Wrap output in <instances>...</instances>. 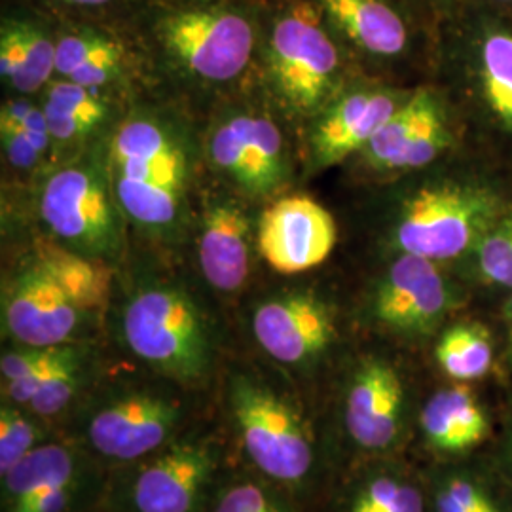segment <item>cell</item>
I'll return each mask as SVG.
<instances>
[{
    "mask_svg": "<svg viewBox=\"0 0 512 512\" xmlns=\"http://www.w3.org/2000/svg\"><path fill=\"white\" fill-rule=\"evenodd\" d=\"M74 454L63 444H42L2 476V495L8 511L31 497L61 484H73Z\"/></svg>",
    "mask_w": 512,
    "mask_h": 512,
    "instance_id": "obj_26",
    "label": "cell"
},
{
    "mask_svg": "<svg viewBox=\"0 0 512 512\" xmlns=\"http://www.w3.org/2000/svg\"><path fill=\"white\" fill-rule=\"evenodd\" d=\"M376 224L382 255L452 266L512 207V175L459 148L437 164L382 183Z\"/></svg>",
    "mask_w": 512,
    "mask_h": 512,
    "instance_id": "obj_1",
    "label": "cell"
},
{
    "mask_svg": "<svg viewBox=\"0 0 512 512\" xmlns=\"http://www.w3.org/2000/svg\"><path fill=\"white\" fill-rule=\"evenodd\" d=\"M46 105L73 112L76 116L90 120L92 124H97L105 116V105L92 92V88H84L71 80L54 84L48 92Z\"/></svg>",
    "mask_w": 512,
    "mask_h": 512,
    "instance_id": "obj_32",
    "label": "cell"
},
{
    "mask_svg": "<svg viewBox=\"0 0 512 512\" xmlns=\"http://www.w3.org/2000/svg\"><path fill=\"white\" fill-rule=\"evenodd\" d=\"M55 71V44L25 23H6L0 37V74L21 93L37 92Z\"/></svg>",
    "mask_w": 512,
    "mask_h": 512,
    "instance_id": "obj_24",
    "label": "cell"
},
{
    "mask_svg": "<svg viewBox=\"0 0 512 512\" xmlns=\"http://www.w3.org/2000/svg\"><path fill=\"white\" fill-rule=\"evenodd\" d=\"M80 385V359L57 368L54 374L42 384L35 399L29 403V410L37 416H55L63 412L73 401Z\"/></svg>",
    "mask_w": 512,
    "mask_h": 512,
    "instance_id": "obj_31",
    "label": "cell"
},
{
    "mask_svg": "<svg viewBox=\"0 0 512 512\" xmlns=\"http://www.w3.org/2000/svg\"><path fill=\"white\" fill-rule=\"evenodd\" d=\"M338 241L329 209L308 196L275 202L260 220L258 249L281 274H300L323 264Z\"/></svg>",
    "mask_w": 512,
    "mask_h": 512,
    "instance_id": "obj_13",
    "label": "cell"
},
{
    "mask_svg": "<svg viewBox=\"0 0 512 512\" xmlns=\"http://www.w3.org/2000/svg\"><path fill=\"white\" fill-rule=\"evenodd\" d=\"M228 401L241 444L264 475L285 484L310 475L313 442L293 404L247 378H234Z\"/></svg>",
    "mask_w": 512,
    "mask_h": 512,
    "instance_id": "obj_7",
    "label": "cell"
},
{
    "mask_svg": "<svg viewBox=\"0 0 512 512\" xmlns=\"http://www.w3.org/2000/svg\"><path fill=\"white\" fill-rule=\"evenodd\" d=\"M421 18L439 29L440 23L452 18L467 0H406Z\"/></svg>",
    "mask_w": 512,
    "mask_h": 512,
    "instance_id": "obj_39",
    "label": "cell"
},
{
    "mask_svg": "<svg viewBox=\"0 0 512 512\" xmlns=\"http://www.w3.org/2000/svg\"><path fill=\"white\" fill-rule=\"evenodd\" d=\"M471 2H476L480 6H486V8L495 10V12L512 16V0H471Z\"/></svg>",
    "mask_w": 512,
    "mask_h": 512,
    "instance_id": "obj_40",
    "label": "cell"
},
{
    "mask_svg": "<svg viewBox=\"0 0 512 512\" xmlns=\"http://www.w3.org/2000/svg\"><path fill=\"white\" fill-rule=\"evenodd\" d=\"M116 177L183 183V152L164 129L148 120L124 124L112 143Z\"/></svg>",
    "mask_w": 512,
    "mask_h": 512,
    "instance_id": "obj_22",
    "label": "cell"
},
{
    "mask_svg": "<svg viewBox=\"0 0 512 512\" xmlns=\"http://www.w3.org/2000/svg\"><path fill=\"white\" fill-rule=\"evenodd\" d=\"M215 512H281L274 497L253 482L234 484L220 497Z\"/></svg>",
    "mask_w": 512,
    "mask_h": 512,
    "instance_id": "obj_33",
    "label": "cell"
},
{
    "mask_svg": "<svg viewBox=\"0 0 512 512\" xmlns=\"http://www.w3.org/2000/svg\"><path fill=\"white\" fill-rule=\"evenodd\" d=\"M412 92L414 88L380 78H355L319 114L311 135L315 165L325 169L351 162Z\"/></svg>",
    "mask_w": 512,
    "mask_h": 512,
    "instance_id": "obj_10",
    "label": "cell"
},
{
    "mask_svg": "<svg viewBox=\"0 0 512 512\" xmlns=\"http://www.w3.org/2000/svg\"><path fill=\"white\" fill-rule=\"evenodd\" d=\"M217 459L202 440L173 444L137 475L131 501L137 512H194Z\"/></svg>",
    "mask_w": 512,
    "mask_h": 512,
    "instance_id": "obj_17",
    "label": "cell"
},
{
    "mask_svg": "<svg viewBox=\"0 0 512 512\" xmlns=\"http://www.w3.org/2000/svg\"><path fill=\"white\" fill-rule=\"evenodd\" d=\"M44 114H46V120H48L50 135L57 141H73L76 137L86 135L95 126L86 118H80L73 112L57 109L52 105L44 107Z\"/></svg>",
    "mask_w": 512,
    "mask_h": 512,
    "instance_id": "obj_35",
    "label": "cell"
},
{
    "mask_svg": "<svg viewBox=\"0 0 512 512\" xmlns=\"http://www.w3.org/2000/svg\"><path fill=\"white\" fill-rule=\"evenodd\" d=\"M425 482L429 512H512V495L484 456L442 461Z\"/></svg>",
    "mask_w": 512,
    "mask_h": 512,
    "instance_id": "obj_21",
    "label": "cell"
},
{
    "mask_svg": "<svg viewBox=\"0 0 512 512\" xmlns=\"http://www.w3.org/2000/svg\"><path fill=\"white\" fill-rule=\"evenodd\" d=\"M492 323L499 338V374L495 380H512V291L495 298Z\"/></svg>",
    "mask_w": 512,
    "mask_h": 512,
    "instance_id": "obj_34",
    "label": "cell"
},
{
    "mask_svg": "<svg viewBox=\"0 0 512 512\" xmlns=\"http://www.w3.org/2000/svg\"><path fill=\"white\" fill-rule=\"evenodd\" d=\"M80 310L37 264L10 285L4 327L25 348L63 346L78 327Z\"/></svg>",
    "mask_w": 512,
    "mask_h": 512,
    "instance_id": "obj_18",
    "label": "cell"
},
{
    "mask_svg": "<svg viewBox=\"0 0 512 512\" xmlns=\"http://www.w3.org/2000/svg\"><path fill=\"white\" fill-rule=\"evenodd\" d=\"M183 183L135 181L116 177V196L129 217L147 224L164 226L175 219Z\"/></svg>",
    "mask_w": 512,
    "mask_h": 512,
    "instance_id": "obj_27",
    "label": "cell"
},
{
    "mask_svg": "<svg viewBox=\"0 0 512 512\" xmlns=\"http://www.w3.org/2000/svg\"><path fill=\"white\" fill-rule=\"evenodd\" d=\"M74 359H80L78 353L73 348H65V346L19 349V351H10L2 355L0 372L4 382H14L35 372L67 365Z\"/></svg>",
    "mask_w": 512,
    "mask_h": 512,
    "instance_id": "obj_30",
    "label": "cell"
},
{
    "mask_svg": "<svg viewBox=\"0 0 512 512\" xmlns=\"http://www.w3.org/2000/svg\"><path fill=\"white\" fill-rule=\"evenodd\" d=\"M444 380L484 384L499 374V338L490 315L478 308L454 317L429 346Z\"/></svg>",
    "mask_w": 512,
    "mask_h": 512,
    "instance_id": "obj_19",
    "label": "cell"
},
{
    "mask_svg": "<svg viewBox=\"0 0 512 512\" xmlns=\"http://www.w3.org/2000/svg\"><path fill=\"white\" fill-rule=\"evenodd\" d=\"M410 423V387L404 370L384 353H365L349 370L344 427L353 446L387 456L403 444Z\"/></svg>",
    "mask_w": 512,
    "mask_h": 512,
    "instance_id": "obj_9",
    "label": "cell"
},
{
    "mask_svg": "<svg viewBox=\"0 0 512 512\" xmlns=\"http://www.w3.org/2000/svg\"><path fill=\"white\" fill-rule=\"evenodd\" d=\"M209 152L213 164L255 196L274 192L285 179L283 139L268 118L238 116L215 129Z\"/></svg>",
    "mask_w": 512,
    "mask_h": 512,
    "instance_id": "obj_15",
    "label": "cell"
},
{
    "mask_svg": "<svg viewBox=\"0 0 512 512\" xmlns=\"http://www.w3.org/2000/svg\"><path fill=\"white\" fill-rule=\"evenodd\" d=\"M107 57H122L120 46L109 38L93 33L65 35L55 42V73L69 78L80 67Z\"/></svg>",
    "mask_w": 512,
    "mask_h": 512,
    "instance_id": "obj_29",
    "label": "cell"
},
{
    "mask_svg": "<svg viewBox=\"0 0 512 512\" xmlns=\"http://www.w3.org/2000/svg\"><path fill=\"white\" fill-rule=\"evenodd\" d=\"M40 211L55 236L86 251L114 253L116 222L101 179L84 167H67L44 186Z\"/></svg>",
    "mask_w": 512,
    "mask_h": 512,
    "instance_id": "obj_12",
    "label": "cell"
},
{
    "mask_svg": "<svg viewBox=\"0 0 512 512\" xmlns=\"http://www.w3.org/2000/svg\"><path fill=\"white\" fill-rule=\"evenodd\" d=\"M73 484H61L50 488L8 512H65L73 501Z\"/></svg>",
    "mask_w": 512,
    "mask_h": 512,
    "instance_id": "obj_37",
    "label": "cell"
},
{
    "mask_svg": "<svg viewBox=\"0 0 512 512\" xmlns=\"http://www.w3.org/2000/svg\"><path fill=\"white\" fill-rule=\"evenodd\" d=\"M0 129H2V143H4V150L8 154L10 164L16 165L19 169H27V167L37 164L42 152L29 141V137L21 129Z\"/></svg>",
    "mask_w": 512,
    "mask_h": 512,
    "instance_id": "obj_36",
    "label": "cell"
},
{
    "mask_svg": "<svg viewBox=\"0 0 512 512\" xmlns=\"http://www.w3.org/2000/svg\"><path fill=\"white\" fill-rule=\"evenodd\" d=\"M249 219L238 203L215 200L203 213L200 232V266L217 291L234 293L249 275L251 236Z\"/></svg>",
    "mask_w": 512,
    "mask_h": 512,
    "instance_id": "obj_20",
    "label": "cell"
},
{
    "mask_svg": "<svg viewBox=\"0 0 512 512\" xmlns=\"http://www.w3.org/2000/svg\"><path fill=\"white\" fill-rule=\"evenodd\" d=\"M317 6L351 59L389 73L418 61L431 80L437 27L406 0H317Z\"/></svg>",
    "mask_w": 512,
    "mask_h": 512,
    "instance_id": "obj_5",
    "label": "cell"
},
{
    "mask_svg": "<svg viewBox=\"0 0 512 512\" xmlns=\"http://www.w3.org/2000/svg\"><path fill=\"white\" fill-rule=\"evenodd\" d=\"M171 59L205 82H228L245 71L253 48V23L224 6H179L156 23Z\"/></svg>",
    "mask_w": 512,
    "mask_h": 512,
    "instance_id": "obj_8",
    "label": "cell"
},
{
    "mask_svg": "<svg viewBox=\"0 0 512 512\" xmlns=\"http://www.w3.org/2000/svg\"><path fill=\"white\" fill-rule=\"evenodd\" d=\"M40 427L16 404H2L0 410V473L6 475L21 459L37 448Z\"/></svg>",
    "mask_w": 512,
    "mask_h": 512,
    "instance_id": "obj_28",
    "label": "cell"
},
{
    "mask_svg": "<svg viewBox=\"0 0 512 512\" xmlns=\"http://www.w3.org/2000/svg\"><path fill=\"white\" fill-rule=\"evenodd\" d=\"M495 414L480 384L444 382L423 401L418 414L423 444L440 461H463L488 450L495 437Z\"/></svg>",
    "mask_w": 512,
    "mask_h": 512,
    "instance_id": "obj_14",
    "label": "cell"
},
{
    "mask_svg": "<svg viewBox=\"0 0 512 512\" xmlns=\"http://www.w3.org/2000/svg\"><path fill=\"white\" fill-rule=\"evenodd\" d=\"M120 63H122V57H107V59H97L93 63H88L84 67H80L76 73L71 74L67 80L76 82L84 88H97V86H103L107 84L109 80H112L118 69H120Z\"/></svg>",
    "mask_w": 512,
    "mask_h": 512,
    "instance_id": "obj_38",
    "label": "cell"
},
{
    "mask_svg": "<svg viewBox=\"0 0 512 512\" xmlns=\"http://www.w3.org/2000/svg\"><path fill=\"white\" fill-rule=\"evenodd\" d=\"M366 287V329L406 348H427L454 317L473 310V291L450 266L414 255H382Z\"/></svg>",
    "mask_w": 512,
    "mask_h": 512,
    "instance_id": "obj_3",
    "label": "cell"
},
{
    "mask_svg": "<svg viewBox=\"0 0 512 512\" xmlns=\"http://www.w3.org/2000/svg\"><path fill=\"white\" fill-rule=\"evenodd\" d=\"M129 349L156 370L181 382H198L211 365V342L202 313L186 294L150 287L124 311Z\"/></svg>",
    "mask_w": 512,
    "mask_h": 512,
    "instance_id": "obj_6",
    "label": "cell"
},
{
    "mask_svg": "<svg viewBox=\"0 0 512 512\" xmlns=\"http://www.w3.org/2000/svg\"><path fill=\"white\" fill-rule=\"evenodd\" d=\"M351 61L319 6L298 2L275 21L270 69L275 88L294 109L321 114L338 93L363 76L353 74Z\"/></svg>",
    "mask_w": 512,
    "mask_h": 512,
    "instance_id": "obj_4",
    "label": "cell"
},
{
    "mask_svg": "<svg viewBox=\"0 0 512 512\" xmlns=\"http://www.w3.org/2000/svg\"><path fill=\"white\" fill-rule=\"evenodd\" d=\"M463 148L512 175V16L467 0L437 31L431 80Z\"/></svg>",
    "mask_w": 512,
    "mask_h": 512,
    "instance_id": "obj_2",
    "label": "cell"
},
{
    "mask_svg": "<svg viewBox=\"0 0 512 512\" xmlns=\"http://www.w3.org/2000/svg\"><path fill=\"white\" fill-rule=\"evenodd\" d=\"M473 291L476 306L512 291V207L450 266Z\"/></svg>",
    "mask_w": 512,
    "mask_h": 512,
    "instance_id": "obj_23",
    "label": "cell"
},
{
    "mask_svg": "<svg viewBox=\"0 0 512 512\" xmlns=\"http://www.w3.org/2000/svg\"><path fill=\"white\" fill-rule=\"evenodd\" d=\"M177 421V404L162 397L137 393L97 410L88 425V439L97 454L131 461L164 446Z\"/></svg>",
    "mask_w": 512,
    "mask_h": 512,
    "instance_id": "obj_16",
    "label": "cell"
},
{
    "mask_svg": "<svg viewBox=\"0 0 512 512\" xmlns=\"http://www.w3.org/2000/svg\"><path fill=\"white\" fill-rule=\"evenodd\" d=\"M37 266L73 300L80 311L99 310L109 296V270L90 258L74 255L52 243L38 245Z\"/></svg>",
    "mask_w": 512,
    "mask_h": 512,
    "instance_id": "obj_25",
    "label": "cell"
},
{
    "mask_svg": "<svg viewBox=\"0 0 512 512\" xmlns=\"http://www.w3.org/2000/svg\"><path fill=\"white\" fill-rule=\"evenodd\" d=\"M253 330L260 348L283 365H311L338 340L336 311L315 293H293L258 306Z\"/></svg>",
    "mask_w": 512,
    "mask_h": 512,
    "instance_id": "obj_11",
    "label": "cell"
},
{
    "mask_svg": "<svg viewBox=\"0 0 512 512\" xmlns=\"http://www.w3.org/2000/svg\"><path fill=\"white\" fill-rule=\"evenodd\" d=\"M73 4H80V6H99V4H107L110 0H67Z\"/></svg>",
    "mask_w": 512,
    "mask_h": 512,
    "instance_id": "obj_41",
    "label": "cell"
}]
</instances>
